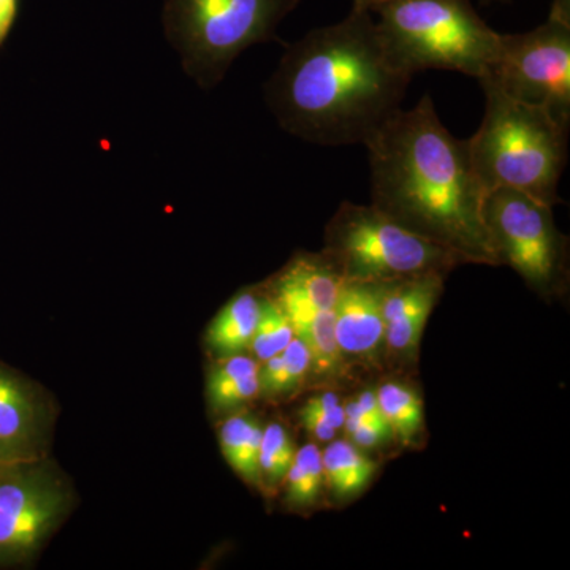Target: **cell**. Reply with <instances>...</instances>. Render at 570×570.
Listing matches in <instances>:
<instances>
[{
	"label": "cell",
	"instance_id": "9c48e42d",
	"mask_svg": "<svg viewBox=\"0 0 570 570\" xmlns=\"http://www.w3.org/2000/svg\"><path fill=\"white\" fill-rule=\"evenodd\" d=\"M61 480L41 460L0 466V564L39 549L67 508Z\"/></svg>",
	"mask_w": 570,
	"mask_h": 570
},
{
	"label": "cell",
	"instance_id": "2e32d148",
	"mask_svg": "<svg viewBox=\"0 0 570 570\" xmlns=\"http://www.w3.org/2000/svg\"><path fill=\"white\" fill-rule=\"evenodd\" d=\"M326 485L336 498L362 493L376 474V461L366 456L351 441H330L322 453Z\"/></svg>",
	"mask_w": 570,
	"mask_h": 570
},
{
	"label": "cell",
	"instance_id": "484cf974",
	"mask_svg": "<svg viewBox=\"0 0 570 570\" xmlns=\"http://www.w3.org/2000/svg\"><path fill=\"white\" fill-rule=\"evenodd\" d=\"M18 0H0V45L9 36L14 18H17Z\"/></svg>",
	"mask_w": 570,
	"mask_h": 570
},
{
	"label": "cell",
	"instance_id": "277c9868",
	"mask_svg": "<svg viewBox=\"0 0 570 570\" xmlns=\"http://www.w3.org/2000/svg\"><path fill=\"white\" fill-rule=\"evenodd\" d=\"M370 10L389 58L409 77L450 70L479 81L497 61L501 33L471 0H382Z\"/></svg>",
	"mask_w": 570,
	"mask_h": 570
},
{
	"label": "cell",
	"instance_id": "e0dca14e",
	"mask_svg": "<svg viewBox=\"0 0 570 570\" xmlns=\"http://www.w3.org/2000/svg\"><path fill=\"white\" fill-rule=\"evenodd\" d=\"M264 425L253 415H232L220 428V449L224 459L246 482L261 485V455Z\"/></svg>",
	"mask_w": 570,
	"mask_h": 570
},
{
	"label": "cell",
	"instance_id": "d4e9b609",
	"mask_svg": "<svg viewBox=\"0 0 570 570\" xmlns=\"http://www.w3.org/2000/svg\"><path fill=\"white\" fill-rule=\"evenodd\" d=\"M299 420H302L307 433L313 434L318 441H333L337 431H340V428L330 423L328 420L318 417V415L305 411V409H299Z\"/></svg>",
	"mask_w": 570,
	"mask_h": 570
},
{
	"label": "cell",
	"instance_id": "f1b7e54d",
	"mask_svg": "<svg viewBox=\"0 0 570 570\" xmlns=\"http://www.w3.org/2000/svg\"><path fill=\"white\" fill-rule=\"evenodd\" d=\"M3 464H9V463H6V460H3L2 456H0V466H3Z\"/></svg>",
	"mask_w": 570,
	"mask_h": 570
},
{
	"label": "cell",
	"instance_id": "44dd1931",
	"mask_svg": "<svg viewBox=\"0 0 570 570\" xmlns=\"http://www.w3.org/2000/svg\"><path fill=\"white\" fill-rule=\"evenodd\" d=\"M295 453L294 441L283 425L269 423L264 426L261 455H258L262 482L265 480L269 487L283 483L295 459Z\"/></svg>",
	"mask_w": 570,
	"mask_h": 570
},
{
	"label": "cell",
	"instance_id": "8992f818",
	"mask_svg": "<svg viewBox=\"0 0 570 570\" xmlns=\"http://www.w3.org/2000/svg\"><path fill=\"white\" fill-rule=\"evenodd\" d=\"M348 281L392 283L426 273H449L464 258L411 230L374 205L344 202L326 225L324 253Z\"/></svg>",
	"mask_w": 570,
	"mask_h": 570
},
{
	"label": "cell",
	"instance_id": "ffe728a7",
	"mask_svg": "<svg viewBox=\"0 0 570 570\" xmlns=\"http://www.w3.org/2000/svg\"><path fill=\"white\" fill-rule=\"evenodd\" d=\"M294 337V326L279 303L275 298H262L261 317L255 326L253 343L249 347L254 352L255 360L265 362L281 354Z\"/></svg>",
	"mask_w": 570,
	"mask_h": 570
},
{
	"label": "cell",
	"instance_id": "4fadbf2b",
	"mask_svg": "<svg viewBox=\"0 0 570 570\" xmlns=\"http://www.w3.org/2000/svg\"><path fill=\"white\" fill-rule=\"evenodd\" d=\"M275 299L291 318L295 336L303 341L311 355V370L321 376H335L344 363V356L337 346L335 316L332 311H321L311 305L305 295L277 277Z\"/></svg>",
	"mask_w": 570,
	"mask_h": 570
},
{
	"label": "cell",
	"instance_id": "6da1fadb",
	"mask_svg": "<svg viewBox=\"0 0 570 570\" xmlns=\"http://www.w3.org/2000/svg\"><path fill=\"white\" fill-rule=\"evenodd\" d=\"M411 81L389 58L371 10L352 6L344 20L288 45L265 97L279 126L296 138L363 145L401 108Z\"/></svg>",
	"mask_w": 570,
	"mask_h": 570
},
{
	"label": "cell",
	"instance_id": "ba28073f",
	"mask_svg": "<svg viewBox=\"0 0 570 570\" xmlns=\"http://www.w3.org/2000/svg\"><path fill=\"white\" fill-rule=\"evenodd\" d=\"M483 219L498 264H509L542 294L564 281L566 242L551 206L520 190L499 187L483 198Z\"/></svg>",
	"mask_w": 570,
	"mask_h": 570
},
{
	"label": "cell",
	"instance_id": "ac0fdd59",
	"mask_svg": "<svg viewBox=\"0 0 570 570\" xmlns=\"http://www.w3.org/2000/svg\"><path fill=\"white\" fill-rule=\"evenodd\" d=\"M382 414L395 438L411 442L423 426L422 397L400 382H385L376 392Z\"/></svg>",
	"mask_w": 570,
	"mask_h": 570
},
{
	"label": "cell",
	"instance_id": "8fae6325",
	"mask_svg": "<svg viewBox=\"0 0 570 570\" xmlns=\"http://www.w3.org/2000/svg\"><path fill=\"white\" fill-rule=\"evenodd\" d=\"M442 284L444 273H426L384 284V343L393 354L411 355L417 348L428 317L441 295Z\"/></svg>",
	"mask_w": 570,
	"mask_h": 570
},
{
	"label": "cell",
	"instance_id": "603a6c76",
	"mask_svg": "<svg viewBox=\"0 0 570 570\" xmlns=\"http://www.w3.org/2000/svg\"><path fill=\"white\" fill-rule=\"evenodd\" d=\"M348 441L358 449H374L385 444L393 436V431L389 428H382L376 423L367 422L365 419L346 417L344 426Z\"/></svg>",
	"mask_w": 570,
	"mask_h": 570
},
{
	"label": "cell",
	"instance_id": "7c38bea8",
	"mask_svg": "<svg viewBox=\"0 0 570 570\" xmlns=\"http://www.w3.org/2000/svg\"><path fill=\"white\" fill-rule=\"evenodd\" d=\"M384 283L344 279L333 307L337 346L344 358H376L385 337Z\"/></svg>",
	"mask_w": 570,
	"mask_h": 570
},
{
	"label": "cell",
	"instance_id": "52a82bcc",
	"mask_svg": "<svg viewBox=\"0 0 570 570\" xmlns=\"http://www.w3.org/2000/svg\"><path fill=\"white\" fill-rule=\"evenodd\" d=\"M482 80L546 108L570 129V21L549 14L530 32L501 33L497 61Z\"/></svg>",
	"mask_w": 570,
	"mask_h": 570
},
{
	"label": "cell",
	"instance_id": "d6986e66",
	"mask_svg": "<svg viewBox=\"0 0 570 570\" xmlns=\"http://www.w3.org/2000/svg\"><path fill=\"white\" fill-rule=\"evenodd\" d=\"M284 482H287L285 499L294 508H307L317 501L325 478L322 452L316 444H306L296 450Z\"/></svg>",
	"mask_w": 570,
	"mask_h": 570
},
{
	"label": "cell",
	"instance_id": "cb8c5ba5",
	"mask_svg": "<svg viewBox=\"0 0 570 570\" xmlns=\"http://www.w3.org/2000/svg\"><path fill=\"white\" fill-rule=\"evenodd\" d=\"M305 411L313 412L318 417L328 420L330 423L340 428L344 426V420H346V412L344 406L341 404L340 397L333 395V393H322V395L311 396L306 401Z\"/></svg>",
	"mask_w": 570,
	"mask_h": 570
},
{
	"label": "cell",
	"instance_id": "4316f807",
	"mask_svg": "<svg viewBox=\"0 0 570 570\" xmlns=\"http://www.w3.org/2000/svg\"><path fill=\"white\" fill-rule=\"evenodd\" d=\"M382 2V0H352V6L356 7H365V9H370L374 3Z\"/></svg>",
	"mask_w": 570,
	"mask_h": 570
},
{
	"label": "cell",
	"instance_id": "7a4b0ae2",
	"mask_svg": "<svg viewBox=\"0 0 570 570\" xmlns=\"http://www.w3.org/2000/svg\"><path fill=\"white\" fill-rule=\"evenodd\" d=\"M363 145L374 206L466 262L498 265L468 141L450 134L430 94L393 111Z\"/></svg>",
	"mask_w": 570,
	"mask_h": 570
},
{
	"label": "cell",
	"instance_id": "3957f363",
	"mask_svg": "<svg viewBox=\"0 0 570 570\" xmlns=\"http://www.w3.org/2000/svg\"><path fill=\"white\" fill-rule=\"evenodd\" d=\"M485 112L468 141L469 157L485 194L520 190L542 204H560L558 186L568 165L569 127L539 105L520 102L489 80L479 81Z\"/></svg>",
	"mask_w": 570,
	"mask_h": 570
},
{
	"label": "cell",
	"instance_id": "7402d4cb",
	"mask_svg": "<svg viewBox=\"0 0 570 570\" xmlns=\"http://www.w3.org/2000/svg\"><path fill=\"white\" fill-rule=\"evenodd\" d=\"M309 371V351H307L303 341L295 336L288 343V346L281 352V365L272 396L287 395V393L295 392L303 384Z\"/></svg>",
	"mask_w": 570,
	"mask_h": 570
},
{
	"label": "cell",
	"instance_id": "30bf717a",
	"mask_svg": "<svg viewBox=\"0 0 570 570\" xmlns=\"http://www.w3.org/2000/svg\"><path fill=\"white\" fill-rule=\"evenodd\" d=\"M45 412L26 379L0 363V456L6 463L41 460Z\"/></svg>",
	"mask_w": 570,
	"mask_h": 570
},
{
	"label": "cell",
	"instance_id": "5bb4252c",
	"mask_svg": "<svg viewBox=\"0 0 570 570\" xmlns=\"http://www.w3.org/2000/svg\"><path fill=\"white\" fill-rule=\"evenodd\" d=\"M261 299L253 292H242L219 311L206 332L212 351L227 358L250 347L261 317Z\"/></svg>",
	"mask_w": 570,
	"mask_h": 570
},
{
	"label": "cell",
	"instance_id": "9a60e30c",
	"mask_svg": "<svg viewBox=\"0 0 570 570\" xmlns=\"http://www.w3.org/2000/svg\"><path fill=\"white\" fill-rule=\"evenodd\" d=\"M257 360L246 355L227 356L209 371L206 395L216 411H230L249 403L261 393Z\"/></svg>",
	"mask_w": 570,
	"mask_h": 570
},
{
	"label": "cell",
	"instance_id": "83f0119b",
	"mask_svg": "<svg viewBox=\"0 0 570 570\" xmlns=\"http://www.w3.org/2000/svg\"><path fill=\"white\" fill-rule=\"evenodd\" d=\"M491 3H510V0H480V6L487 7Z\"/></svg>",
	"mask_w": 570,
	"mask_h": 570
},
{
	"label": "cell",
	"instance_id": "5b68a950",
	"mask_svg": "<svg viewBox=\"0 0 570 570\" xmlns=\"http://www.w3.org/2000/svg\"><path fill=\"white\" fill-rule=\"evenodd\" d=\"M298 6L299 0H167L165 33L186 73L209 91L243 51L275 40Z\"/></svg>",
	"mask_w": 570,
	"mask_h": 570
}]
</instances>
